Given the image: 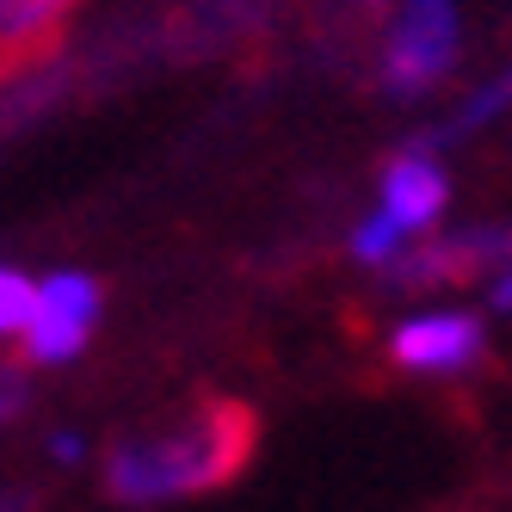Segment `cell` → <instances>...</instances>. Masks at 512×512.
<instances>
[{"label": "cell", "mask_w": 512, "mask_h": 512, "mask_svg": "<svg viewBox=\"0 0 512 512\" xmlns=\"http://www.w3.org/2000/svg\"><path fill=\"white\" fill-rule=\"evenodd\" d=\"M13 13H19V0H0V44H7V25H13Z\"/></svg>", "instance_id": "cell-11"}, {"label": "cell", "mask_w": 512, "mask_h": 512, "mask_svg": "<svg viewBox=\"0 0 512 512\" xmlns=\"http://www.w3.org/2000/svg\"><path fill=\"white\" fill-rule=\"evenodd\" d=\"M395 364H408V371H463V364H475V352H482V321L475 315H414L395 327L389 340Z\"/></svg>", "instance_id": "cell-4"}, {"label": "cell", "mask_w": 512, "mask_h": 512, "mask_svg": "<svg viewBox=\"0 0 512 512\" xmlns=\"http://www.w3.org/2000/svg\"><path fill=\"white\" fill-rule=\"evenodd\" d=\"M506 105H512V75H506V81H494V87H482V93H475V99L463 105V124H457V130H475V124H482V118L506 112Z\"/></svg>", "instance_id": "cell-8"}, {"label": "cell", "mask_w": 512, "mask_h": 512, "mask_svg": "<svg viewBox=\"0 0 512 512\" xmlns=\"http://www.w3.org/2000/svg\"><path fill=\"white\" fill-rule=\"evenodd\" d=\"M494 309H512V260H506V272L494 278Z\"/></svg>", "instance_id": "cell-9"}, {"label": "cell", "mask_w": 512, "mask_h": 512, "mask_svg": "<svg viewBox=\"0 0 512 512\" xmlns=\"http://www.w3.org/2000/svg\"><path fill=\"white\" fill-rule=\"evenodd\" d=\"M445 198H451V186H445V173L426 161V149H408L389 167V179H383V216H395L408 235L432 229L438 210H445Z\"/></svg>", "instance_id": "cell-5"}, {"label": "cell", "mask_w": 512, "mask_h": 512, "mask_svg": "<svg viewBox=\"0 0 512 512\" xmlns=\"http://www.w3.org/2000/svg\"><path fill=\"white\" fill-rule=\"evenodd\" d=\"M401 247H408V229H401L395 223V216H364V223L352 229V253H358V260L364 266H395L401 260Z\"/></svg>", "instance_id": "cell-6"}, {"label": "cell", "mask_w": 512, "mask_h": 512, "mask_svg": "<svg viewBox=\"0 0 512 512\" xmlns=\"http://www.w3.org/2000/svg\"><path fill=\"white\" fill-rule=\"evenodd\" d=\"M31 315H38V284L13 266H0V334H25Z\"/></svg>", "instance_id": "cell-7"}, {"label": "cell", "mask_w": 512, "mask_h": 512, "mask_svg": "<svg viewBox=\"0 0 512 512\" xmlns=\"http://www.w3.org/2000/svg\"><path fill=\"white\" fill-rule=\"evenodd\" d=\"M457 56V0H401L389 38V87L426 93Z\"/></svg>", "instance_id": "cell-2"}, {"label": "cell", "mask_w": 512, "mask_h": 512, "mask_svg": "<svg viewBox=\"0 0 512 512\" xmlns=\"http://www.w3.org/2000/svg\"><path fill=\"white\" fill-rule=\"evenodd\" d=\"M56 457H62V463H75V457H81V438H75V432H62V438H56Z\"/></svg>", "instance_id": "cell-10"}, {"label": "cell", "mask_w": 512, "mask_h": 512, "mask_svg": "<svg viewBox=\"0 0 512 512\" xmlns=\"http://www.w3.org/2000/svg\"><path fill=\"white\" fill-rule=\"evenodd\" d=\"M93 315H99V284L87 272H56L38 284V315H31L25 327V352L31 364H62L75 358L93 334Z\"/></svg>", "instance_id": "cell-3"}, {"label": "cell", "mask_w": 512, "mask_h": 512, "mask_svg": "<svg viewBox=\"0 0 512 512\" xmlns=\"http://www.w3.org/2000/svg\"><path fill=\"white\" fill-rule=\"evenodd\" d=\"M253 445V420L235 401H210V408L186 414L173 432L155 438H130L112 457V494L118 500H173V494H192L210 488L247 457Z\"/></svg>", "instance_id": "cell-1"}, {"label": "cell", "mask_w": 512, "mask_h": 512, "mask_svg": "<svg viewBox=\"0 0 512 512\" xmlns=\"http://www.w3.org/2000/svg\"><path fill=\"white\" fill-rule=\"evenodd\" d=\"M7 401H13V389H0V408H7Z\"/></svg>", "instance_id": "cell-12"}]
</instances>
